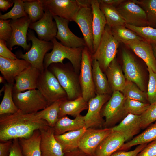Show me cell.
Masks as SVG:
<instances>
[{
    "label": "cell",
    "instance_id": "cell-43",
    "mask_svg": "<svg viewBox=\"0 0 156 156\" xmlns=\"http://www.w3.org/2000/svg\"><path fill=\"white\" fill-rule=\"evenodd\" d=\"M149 80L146 93L148 103L151 104L156 102V73L147 67Z\"/></svg>",
    "mask_w": 156,
    "mask_h": 156
},
{
    "label": "cell",
    "instance_id": "cell-37",
    "mask_svg": "<svg viewBox=\"0 0 156 156\" xmlns=\"http://www.w3.org/2000/svg\"><path fill=\"white\" fill-rule=\"evenodd\" d=\"M62 101H55L44 109L36 112L37 115L40 118L45 120L50 126L53 127L59 119L60 107Z\"/></svg>",
    "mask_w": 156,
    "mask_h": 156
},
{
    "label": "cell",
    "instance_id": "cell-49",
    "mask_svg": "<svg viewBox=\"0 0 156 156\" xmlns=\"http://www.w3.org/2000/svg\"><path fill=\"white\" fill-rule=\"evenodd\" d=\"M8 156H24L20 145L18 139L13 140Z\"/></svg>",
    "mask_w": 156,
    "mask_h": 156
},
{
    "label": "cell",
    "instance_id": "cell-18",
    "mask_svg": "<svg viewBox=\"0 0 156 156\" xmlns=\"http://www.w3.org/2000/svg\"><path fill=\"white\" fill-rule=\"evenodd\" d=\"M57 28L55 36L64 46L78 48L86 46L83 38L79 37L73 33L68 27V20L56 16H53Z\"/></svg>",
    "mask_w": 156,
    "mask_h": 156
},
{
    "label": "cell",
    "instance_id": "cell-13",
    "mask_svg": "<svg viewBox=\"0 0 156 156\" xmlns=\"http://www.w3.org/2000/svg\"><path fill=\"white\" fill-rule=\"evenodd\" d=\"M93 14L91 7H82L74 16L72 21L79 26L83 36L86 46L93 53Z\"/></svg>",
    "mask_w": 156,
    "mask_h": 156
},
{
    "label": "cell",
    "instance_id": "cell-17",
    "mask_svg": "<svg viewBox=\"0 0 156 156\" xmlns=\"http://www.w3.org/2000/svg\"><path fill=\"white\" fill-rule=\"evenodd\" d=\"M44 11L42 18L37 21L31 23L29 28L36 31L40 40L51 41L56 35L57 27L55 21H53L52 14L48 10Z\"/></svg>",
    "mask_w": 156,
    "mask_h": 156
},
{
    "label": "cell",
    "instance_id": "cell-15",
    "mask_svg": "<svg viewBox=\"0 0 156 156\" xmlns=\"http://www.w3.org/2000/svg\"><path fill=\"white\" fill-rule=\"evenodd\" d=\"M111 96L110 94H97L88 102V111L84 116L85 126L87 129L95 128L103 125L101 110Z\"/></svg>",
    "mask_w": 156,
    "mask_h": 156
},
{
    "label": "cell",
    "instance_id": "cell-23",
    "mask_svg": "<svg viewBox=\"0 0 156 156\" xmlns=\"http://www.w3.org/2000/svg\"><path fill=\"white\" fill-rule=\"evenodd\" d=\"M91 4L93 14V50L94 53L99 44L107 23L105 16L100 8V3L98 0H91Z\"/></svg>",
    "mask_w": 156,
    "mask_h": 156
},
{
    "label": "cell",
    "instance_id": "cell-2",
    "mask_svg": "<svg viewBox=\"0 0 156 156\" xmlns=\"http://www.w3.org/2000/svg\"><path fill=\"white\" fill-rule=\"evenodd\" d=\"M48 68L66 91L68 100H72L82 96L79 73L75 70L71 63H53Z\"/></svg>",
    "mask_w": 156,
    "mask_h": 156
},
{
    "label": "cell",
    "instance_id": "cell-26",
    "mask_svg": "<svg viewBox=\"0 0 156 156\" xmlns=\"http://www.w3.org/2000/svg\"><path fill=\"white\" fill-rule=\"evenodd\" d=\"M105 72L112 92L119 91L122 92L126 80L116 58L110 63Z\"/></svg>",
    "mask_w": 156,
    "mask_h": 156
},
{
    "label": "cell",
    "instance_id": "cell-48",
    "mask_svg": "<svg viewBox=\"0 0 156 156\" xmlns=\"http://www.w3.org/2000/svg\"><path fill=\"white\" fill-rule=\"evenodd\" d=\"M137 156H156V140L148 144Z\"/></svg>",
    "mask_w": 156,
    "mask_h": 156
},
{
    "label": "cell",
    "instance_id": "cell-50",
    "mask_svg": "<svg viewBox=\"0 0 156 156\" xmlns=\"http://www.w3.org/2000/svg\"><path fill=\"white\" fill-rule=\"evenodd\" d=\"M11 140L5 142H1L0 143V156H7L9 153L10 148L12 144Z\"/></svg>",
    "mask_w": 156,
    "mask_h": 156
},
{
    "label": "cell",
    "instance_id": "cell-21",
    "mask_svg": "<svg viewBox=\"0 0 156 156\" xmlns=\"http://www.w3.org/2000/svg\"><path fill=\"white\" fill-rule=\"evenodd\" d=\"M41 72L31 66L22 71L15 78L13 92H22L37 89Z\"/></svg>",
    "mask_w": 156,
    "mask_h": 156
},
{
    "label": "cell",
    "instance_id": "cell-20",
    "mask_svg": "<svg viewBox=\"0 0 156 156\" xmlns=\"http://www.w3.org/2000/svg\"><path fill=\"white\" fill-rule=\"evenodd\" d=\"M39 130L42 156H64L62 148L55 138L53 127L49 126Z\"/></svg>",
    "mask_w": 156,
    "mask_h": 156
},
{
    "label": "cell",
    "instance_id": "cell-35",
    "mask_svg": "<svg viewBox=\"0 0 156 156\" xmlns=\"http://www.w3.org/2000/svg\"><path fill=\"white\" fill-rule=\"evenodd\" d=\"M4 96L0 105V115L13 114L18 110L13 101L12 94L13 85L6 83Z\"/></svg>",
    "mask_w": 156,
    "mask_h": 156
},
{
    "label": "cell",
    "instance_id": "cell-32",
    "mask_svg": "<svg viewBox=\"0 0 156 156\" xmlns=\"http://www.w3.org/2000/svg\"><path fill=\"white\" fill-rule=\"evenodd\" d=\"M155 140H156V121L148 127L141 134L131 140L125 143L118 151L128 150L133 146L148 144Z\"/></svg>",
    "mask_w": 156,
    "mask_h": 156
},
{
    "label": "cell",
    "instance_id": "cell-41",
    "mask_svg": "<svg viewBox=\"0 0 156 156\" xmlns=\"http://www.w3.org/2000/svg\"><path fill=\"white\" fill-rule=\"evenodd\" d=\"M25 0H14V5L8 12L2 14L0 13V19L2 20H16L28 16L25 12L24 7Z\"/></svg>",
    "mask_w": 156,
    "mask_h": 156
},
{
    "label": "cell",
    "instance_id": "cell-29",
    "mask_svg": "<svg viewBox=\"0 0 156 156\" xmlns=\"http://www.w3.org/2000/svg\"><path fill=\"white\" fill-rule=\"evenodd\" d=\"M87 129L85 127L78 130L55 135V138L62 146L64 153L78 148L81 139Z\"/></svg>",
    "mask_w": 156,
    "mask_h": 156
},
{
    "label": "cell",
    "instance_id": "cell-51",
    "mask_svg": "<svg viewBox=\"0 0 156 156\" xmlns=\"http://www.w3.org/2000/svg\"><path fill=\"white\" fill-rule=\"evenodd\" d=\"M14 3L13 0H0V9L3 12L7 11Z\"/></svg>",
    "mask_w": 156,
    "mask_h": 156
},
{
    "label": "cell",
    "instance_id": "cell-6",
    "mask_svg": "<svg viewBox=\"0 0 156 156\" xmlns=\"http://www.w3.org/2000/svg\"><path fill=\"white\" fill-rule=\"evenodd\" d=\"M37 89L43 95L49 105L57 101L67 99L66 91L48 68L41 72Z\"/></svg>",
    "mask_w": 156,
    "mask_h": 156
},
{
    "label": "cell",
    "instance_id": "cell-4",
    "mask_svg": "<svg viewBox=\"0 0 156 156\" xmlns=\"http://www.w3.org/2000/svg\"><path fill=\"white\" fill-rule=\"evenodd\" d=\"M27 37L28 40L32 42L30 49L24 54L20 51H18L16 55L17 57L27 61L32 66L42 72L45 69L44 61L45 55L49 51L53 49V44L51 41L40 40L30 30L28 31Z\"/></svg>",
    "mask_w": 156,
    "mask_h": 156
},
{
    "label": "cell",
    "instance_id": "cell-7",
    "mask_svg": "<svg viewBox=\"0 0 156 156\" xmlns=\"http://www.w3.org/2000/svg\"><path fill=\"white\" fill-rule=\"evenodd\" d=\"M12 96L17 108L25 114L36 113L49 106L37 89L28 90L24 92H13Z\"/></svg>",
    "mask_w": 156,
    "mask_h": 156
},
{
    "label": "cell",
    "instance_id": "cell-46",
    "mask_svg": "<svg viewBox=\"0 0 156 156\" xmlns=\"http://www.w3.org/2000/svg\"><path fill=\"white\" fill-rule=\"evenodd\" d=\"M148 144H143L138 145L134 150L128 151H117L110 156H137Z\"/></svg>",
    "mask_w": 156,
    "mask_h": 156
},
{
    "label": "cell",
    "instance_id": "cell-24",
    "mask_svg": "<svg viewBox=\"0 0 156 156\" xmlns=\"http://www.w3.org/2000/svg\"><path fill=\"white\" fill-rule=\"evenodd\" d=\"M125 141L123 136L118 132L112 131L96 148L95 156H110L118 151Z\"/></svg>",
    "mask_w": 156,
    "mask_h": 156
},
{
    "label": "cell",
    "instance_id": "cell-19",
    "mask_svg": "<svg viewBox=\"0 0 156 156\" xmlns=\"http://www.w3.org/2000/svg\"><path fill=\"white\" fill-rule=\"evenodd\" d=\"M31 64L23 59H11L0 56V71L7 83L14 84L16 78Z\"/></svg>",
    "mask_w": 156,
    "mask_h": 156
},
{
    "label": "cell",
    "instance_id": "cell-9",
    "mask_svg": "<svg viewBox=\"0 0 156 156\" xmlns=\"http://www.w3.org/2000/svg\"><path fill=\"white\" fill-rule=\"evenodd\" d=\"M92 55L86 46L83 47L79 77L82 96L88 102L96 95L92 76Z\"/></svg>",
    "mask_w": 156,
    "mask_h": 156
},
{
    "label": "cell",
    "instance_id": "cell-44",
    "mask_svg": "<svg viewBox=\"0 0 156 156\" xmlns=\"http://www.w3.org/2000/svg\"><path fill=\"white\" fill-rule=\"evenodd\" d=\"M141 116L142 129L146 128L156 121V102L150 104L147 109Z\"/></svg>",
    "mask_w": 156,
    "mask_h": 156
},
{
    "label": "cell",
    "instance_id": "cell-27",
    "mask_svg": "<svg viewBox=\"0 0 156 156\" xmlns=\"http://www.w3.org/2000/svg\"><path fill=\"white\" fill-rule=\"evenodd\" d=\"M85 127L84 116L80 115L73 119L66 116L59 118L53 128L55 135H58L78 130Z\"/></svg>",
    "mask_w": 156,
    "mask_h": 156
},
{
    "label": "cell",
    "instance_id": "cell-16",
    "mask_svg": "<svg viewBox=\"0 0 156 156\" xmlns=\"http://www.w3.org/2000/svg\"><path fill=\"white\" fill-rule=\"evenodd\" d=\"M122 70L126 80L135 83L141 90L145 92L144 77L138 64L133 56L123 50L122 53Z\"/></svg>",
    "mask_w": 156,
    "mask_h": 156
},
{
    "label": "cell",
    "instance_id": "cell-53",
    "mask_svg": "<svg viewBox=\"0 0 156 156\" xmlns=\"http://www.w3.org/2000/svg\"><path fill=\"white\" fill-rule=\"evenodd\" d=\"M99 1L103 3L112 5L115 7L124 2L125 0H98Z\"/></svg>",
    "mask_w": 156,
    "mask_h": 156
},
{
    "label": "cell",
    "instance_id": "cell-28",
    "mask_svg": "<svg viewBox=\"0 0 156 156\" xmlns=\"http://www.w3.org/2000/svg\"><path fill=\"white\" fill-rule=\"evenodd\" d=\"M88 102L85 101L82 96L72 100L67 99L64 100L60 105L58 118L67 115L75 118L80 115L82 111L88 109Z\"/></svg>",
    "mask_w": 156,
    "mask_h": 156
},
{
    "label": "cell",
    "instance_id": "cell-3",
    "mask_svg": "<svg viewBox=\"0 0 156 156\" xmlns=\"http://www.w3.org/2000/svg\"><path fill=\"white\" fill-rule=\"evenodd\" d=\"M51 41L53 47L52 51L45 55L44 61V69L48 68L53 63L63 64V60L67 59L70 62L75 70L79 73L83 47L71 48L64 46L59 42L55 37Z\"/></svg>",
    "mask_w": 156,
    "mask_h": 156
},
{
    "label": "cell",
    "instance_id": "cell-12",
    "mask_svg": "<svg viewBox=\"0 0 156 156\" xmlns=\"http://www.w3.org/2000/svg\"><path fill=\"white\" fill-rule=\"evenodd\" d=\"M112 131V127L87 129L81 139L78 148L90 156H95L97 147Z\"/></svg>",
    "mask_w": 156,
    "mask_h": 156
},
{
    "label": "cell",
    "instance_id": "cell-45",
    "mask_svg": "<svg viewBox=\"0 0 156 156\" xmlns=\"http://www.w3.org/2000/svg\"><path fill=\"white\" fill-rule=\"evenodd\" d=\"M10 19L0 20V40L6 42L11 38L12 33V28L10 25Z\"/></svg>",
    "mask_w": 156,
    "mask_h": 156
},
{
    "label": "cell",
    "instance_id": "cell-52",
    "mask_svg": "<svg viewBox=\"0 0 156 156\" xmlns=\"http://www.w3.org/2000/svg\"><path fill=\"white\" fill-rule=\"evenodd\" d=\"M64 156H90L79 148L64 153Z\"/></svg>",
    "mask_w": 156,
    "mask_h": 156
},
{
    "label": "cell",
    "instance_id": "cell-11",
    "mask_svg": "<svg viewBox=\"0 0 156 156\" xmlns=\"http://www.w3.org/2000/svg\"><path fill=\"white\" fill-rule=\"evenodd\" d=\"M116 8L126 24L138 27L148 26L145 11L133 0H125Z\"/></svg>",
    "mask_w": 156,
    "mask_h": 156
},
{
    "label": "cell",
    "instance_id": "cell-5",
    "mask_svg": "<svg viewBox=\"0 0 156 156\" xmlns=\"http://www.w3.org/2000/svg\"><path fill=\"white\" fill-rule=\"evenodd\" d=\"M119 43L112 35L111 28L106 25L99 44L92 55V60H96L102 71H105L115 58Z\"/></svg>",
    "mask_w": 156,
    "mask_h": 156
},
{
    "label": "cell",
    "instance_id": "cell-42",
    "mask_svg": "<svg viewBox=\"0 0 156 156\" xmlns=\"http://www.w3.org/2000/svg\"><path fill=\"white\" fill-rule=\"evenodd\" d=\"M150 104L126 99L124 104L126 113L141 115L147 109Z\"/></svg>",
    "mask_w": 156,
    "mask_h": 156
},
{
    "label": "cell",
    "instance_id": "cell-25",
    "mask_svg": "<svg viewBox=\"0 0 156 156\" xmlns=\"http://www.w3.org/2000/svg\"><path fill=\"white\" fill-rule=\"evenodd\" d=\"M126 45L143 60L147 67L156 73V60L151 44L142 40L129 43Z\"/></svg>",
    "mask_w": 156,
    "mask_h": 156
},
{
    "label": "cell",
    "instance_id": "cell-30",
    "mask_svg": "<svg viewBox=\"0 0 156 156\" xmlns=\"http://www.w3.org/2000/svg\"><path fill=\"white\" fill-rule=\"evenodd\" d=\"M41 138L40 130H37L28 138L18 139L24 156H42Z\"/></svg>",
    "mask_w": 156,
    "mask_h": 156
},
{
    "label": "cell",
    "instance_id": "cell-36",
    "mask_svg": "<svg viewBox=\"0 0 156 156\" xmlns=\"http://www.w3.org/2000/svg\"><path fill=\"white\" fill-rule=\"evenodd\" d=\"M24 7L31 23L39 20L44 13L42 0H25Z\"/></svg>",
    "mask_w": 156,
    "mask_h": 156
},
{
    "label": "cell",
    "instance_id": "cell-47",
    "mask_svg": "<svg viewBox=\"0 0 156 156\" xmlns=\"http://www.w3.org/2000/svg\"><path fill=\"white\" fill-rule=\"evenodd\" d=\"M0 56L11 59H18L16 55L8 48L6 41L0 40Z\"/></svg>",
    "mask_w": 156,
    "mask_h": 156
},
{
    "label": "cell",
    "instance_id": "cell-38",
    "mask_svg": "<svg viewBox=\"0 0 156 156\" xmlns=\"http://www.w3.org/2000/svg\"><path fill=\"white\" fill-rule=\"evenodd\" d=\"M122 93L126 99L149 103L146 93L132 82L126 80Z\"/></svg>",
    "mask_w": 156,
    "mask_h": 156
},
{
    "label": "cell",
    "instance_id": "cell-33",
    "mask_svg": "<svg viewBox=\"0 0 156 156\" xmlns=\"http://www.w3.org/2000/svg\"><path fill=\"white\" fill-rule=\"evenodd\" d=\"M99 2L100 8L105 16L107 25L109 27L112 28L117 26L125 25V21L116 7Z\"/></svg>",
    "mask_w": 156,
    "mask_h": 156
},
{
    "label": "cell",
    "instance_id": "cell-31",
    "mask_svg": "<svg viewBox=\"0 0 156 156\" xmlns=\"http://www.w3.org/2000/svg\"><path fill=\"white\" fill-rule=\"evenodd\" d=\"M92 67L93 81L96 94H110L112 92L106 76L103 73L96 60H92Z\"/></svg>",
    "mask_w": 156,
    "mask_h": 156
},
{
    "label": "cell",
    "instance_id": "cell-1",
    "mask_svg": "<svg viewBox=\"0 0 156 156\" xmlns=\"http://www.w3.org/2000/svg\"><path fill=\"white\" fill-rule=\"evenodd\" d=\"M49 126L40 118L36 113L25 114L18 110L16 113L0 115V140L5 142L27 138L37 130Z\"/></svg>",
    "mask_w": 156,
    "mask_h": 156
},
{
    "label": "cell",
    "instance_id": "cell-22",
    "mask_svg": "<svg viewBox=\"0 0 156 156\" xmlns=\"http://www.w3.org/2000/svg\"><path fill=\"white\" fill-rule=\"evenodd\" d=\"M141 115L128 114L118 125L112 127V131L118 132L125 141L139 133L141 128Z\"/></svg>",
    "mask_w": 156,
    "mask_h": 156
},
{
    "label": "cell",
    "instance_id": "cell-40",
    "mask_svg": "<svg viewBox=\"0 0 156 156\" xmlns=\"http://www.w3.org/2000/svg\"><path fill=\"white\" fill-rule=\"evenodd\" d=\"M125 26L135 32L144 41L156 46V28L149 26L138 27L127 24Z\"/></svg>",
    "mask_w": 156,
    "mask_h": 156
},
{
    "label": "cell",
    "instance_id": "cell-55",
    "mask_svg": "<svg viewBox=\"0 0 156 156\" xmlns=\"http://www.w3.org/2000/svg\"><path fill=\"white\" fill-rule=\"evenodd\" d=\"M5 79L4 77L3 76H0V83H3L4 81V80Z\"/></svg>",
    "mask_w": 156,
    "mask_h": 156
},
{
    "label": "cell",
    "instance_id": "cell-34",
    "mask_svg": "<svg viewBox=\"0 0 156 156\" xmlns=\"http://www.w3.org/2000/svg\"><path fill=\"white\" fill-rule=\"evenodd\" d=\"M112 34L119 42L125 45L128 43L144 40L135 32L125 26H119L111 28Z\"/></svg>",
    "mask_w": 156,
    "mask_h": 156
},
{
    "label": "cell",
    "instance_id": "cell-54",
    "mask_svg": "<svg viewBox=\"0 0 156 156\" xmlns=\"http://www.w3.org/2000/svg\"><path fill=\"white\" fill-rule=\"evenodd\" d=\"M151 45L152 46L154 56L156 60V46L154 44Z\"/></svg>",
    "mask_w": 156,
    "mask_h": 156
},
{
    "label": "cell",
    "instance_id": "cell-14",
    "mask_svg": "<svg viewBox=\"0 0 156 156\" xmlns=\"http://www.w3.org/2000/svg\"><path fill=\"white\" fill-rule=\"evenodd\" d=\"M31 23L28 16L16 20H11L10 25L12 28V33L10 40L6 42L9 49L12 50L14 46L21 47L24 50L29 51L31 44L27 42V30Z\"/></svg>",
    "mask_w": 156,
    "mask_h": 156
},
{
    "label": "cell",
    "instance_id": "cell-8",
    "mask_svg": "<svg viewBox=\"0 0 156 156\" xmlns=\"http://www.w3.org/2000/svg\"><path fill=\"white\" fill-rule=\"evenodd\" d=\"M125 99L122 92H112L110 98L101 110V116L105 119L103 124L105 128H111L127 115L124 107Z\"/></svg>",
    "mask_w": 156,
    "mask_h": 156
},
{
    "label": "cell",
    "instance_id": "cell-10",
    "mask_svg": "<svg viewBox=\"0 0 156 156\" xmlns=\"http://www.w3.org/2000/svg\"><path fill=\"white\" fill-rule=\"evenodd\" d=\"M44 11H49L53 16L72 21L73 19L82 7L79 0H42Z\"/></svg>",
    "mask_w": 156,
    "mask_h": 156
},
{
    "label": "cell",
    "instance_id": "cell-39",
    "mask_svg": "<svg viewBox=\"0 0 156 156\" xmlns=\"http://www.w3.org/2000/svg\"><path fill=\"white\" fill-rule=\"evenodd\" d=\"M145 11L148 26L156 28V0H133Z\"/></svg>",
    "mask_w": 156,
    "mask_h": 156
}]
</instances>
